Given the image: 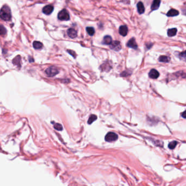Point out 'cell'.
<instances>
[{"label": "cell", "mask_w": 186, "mask_h": 186, "mask_svg": "<svg viewBox=\"0 0 186 186\" xmlns=\"http://www.w3.org/2000/svg\"><path fill=\"white\" fill-rule=\"evenodd\" d=\"M0 16L2 20L8 21L11 20L12 15L10 8L7 5H4L1 9Z\"/></svg>", "instance_id": "cell-1"}, {"label": "cell", "mask_w": 186, "mask_h": 186, "mask_svg": "<svg viewBox=\"0 0 186 186\" xmlns=\"http://www.w3.org/2000/svg\"><path fill=\"white\" fill-rule=\"evenodd\" d=\"M58 19L61 21H68L70 19L69 13L66 9H63L58 14Z\"/></svg>", "instance_id": "cell-2"}, {"label": "cell", "mask_w": 186, "mask_h": 186, "mask_svg": "<svg viewBox=\"0 0 186 186\" xmlns=\"http://www.w3.org/2000/svg\"><path fill=\"white\" fill-rule=\"evenodd\" d=\"M58 73H59L58 69L55 66L49 67L48 68H47L45 70V73L49 77H54Z\"/></svg>", "instance_id": "cell-3"}, {"label": "cell", "mask_w": 186, "mask_h": 186, "mask_svg": "<svg viewBox=\"0 0 186 186\" xmlns=\"http://www.w3.org/2000/svg\"><path fill=\"white\" fill-rule=\"evenodd\" d=\"M118 139V135L115 133L109 132L105 136V139L106 142H113L116 141Z\"/></svg>", "instance_id": "cell-4"}, {"label": "cell", "mask_w": 186, "mask_h": 186, "mask_svg": "<svg viewBox=\"0 0 186 186\" xmlns=\"http://www.w3.org/2000/svg\"><path fill=\"white\" fill-rule=\"evenodd\" d=\"M110 47L111 49L113 50L116 51H120L122 48L121 45L119 41H113L112 43L110 45Z\"/></svg>", "instance_id": "cell-5"}, {"label": "cell", "mask_w": 186, "mask_h": 186, "mask_svg": "<svg viewBox=\"0 0 186 186\" xmlns=\"http://www.w3.org/2000/svg\"><path fill=\"white\" fill-rule=\"evenodd\" d=\"M54 11V7L52 5H47L45 6L44 8H43V12L46 15H50Z\"/></svg>", "instance_id": "cell-6"}, {"label": "cell", "mask_w": 186, "mask_h": 186, "mask_svg": "<svg viewBox=\"0 0 186 186\" xmlns=\"http://www.w3.org/2000/svg\"><path fill=\"white\" fill-rule=\"evenodd\" d=\"M127 46L130 48L134 49H137L138 48V45L136 43V41L134 38H132L130 39V41L127 43Z\"/></svg>", "instance_id": "cell-7"}, {"label": "cell", "mask_w": 186, "mask_h": 186, "mask_svg": "<svg viewBox=\"0 0 186 186\" xmlns=\"http://www.w3.org/2000/svg\"><path fill=\"white\" fill-rule=\"evenodd\" d=\"M128 27L125 25H122L119 28V33L122 36H127L128 33Z\"/></svg>", "instance_id": "cell-8"}, {"label": "cell", "mask_w": 186, "mask_h": 186, "mask_svg": "<svg viewBox=\"0 0 186 186\" xmlns=\"http://www.w3.org/2000/svg\"><path fill=\"white\" fill-rule=\"evenodd\" d=\"M149 76L151 79H157L159 76V73L156 69H151L149 74Z\"/></svg>", "instance_id": "cell-9"}, {"label": "cell", "mask_w": 186, "mask_h": 186, "mask_svg": "<svg viewBox=\"0 0 186 186\" xmlns=\"http://www.w3.org/2000/svg\"><path fill=\"white\" fill-rule=\"evenodd\" d=\"M67 34H68V36L71 38H76L77 35H78L77 31L75 30H74V28H69L68 30Z\"/></svg>", "instance_id": "cell-10"}, {"label": "cell", "mask_w": 186, "mask_h": 186, "mask_svg": "<svg viewBox=\"0 0 186 186\" xmlns=\"http://www.w3.org/2000/svg\"><path fill=\"white\" fill-rule=\"evenodd\" d=\"M160 4H161V0H154L151 7L152 11L157 10L160 7Z\"/></svg>", "instance_id": "cell-11"}, {"label": "cell", "mask_w": 186, "mask_h": 186, "mask_svg": "<svg viewBox=\"0 0 186 186\" xmlns=\"http://www.w3.org/2000/svg\"><path fill=\"white\" fill-rule=\"evenodd\" d=\"M112 42H113V41H112L111 37H110V36H106L104 37L102 43L103 44L110 45L112 43Z\"/></svg>", "instance_id": "cell-12"}, {"label": "cell", "mask_w": 186, "mask_h": 186, "mask_svg": "<svg viewBox=\"0 0 186 186\" xmlns=\"http://www.w3.org/2000/svg\"><path fill=\"white\" fill-rule=\"evenodd\" d=\"M137 8H138V13L140 14H143L145 12V7H144V4L142 3V2H138L137 4Z\"/></svg>", "instance_id": "cell-13"}, {"label": "cell", "mask_w": 186, "mask_h": 186, "mask_svg": "<svg viewBox=\"0 0 186 186\" xmlns=\"http://www.w3.org/2000/svg\"><path fill=\"white\" fill-rule=\"evenodd\" d=\"M178 14H179V12H178V11L174 9H171L167 13L166 16H168L171 17V16H178Z\"/></svg>", "instance_id": "cell-14"}, {"label": "cell", "mask_w": 186, "mask_h": 186, "mask_svg": "<svg viewBox=\"0 0 186 186\" xmlns=\"http://www.w3.org/2000/svg\"><path fill=\"white\" fill-rule=\"evenodd\" d=\"M178 32V30L176 28H170L168 30V36L169 37L175 36Z\"/></svg>", "instance_id": "cell-15"}, {"label": "cell", "mask_w": 186, "mask_h": 186, "mask_svg": "<svg viewBox=\"0 0 186 186\" xmlns=\"http://www.w3.org/2000/svg\"><path fill=\"white\" fill-rule=\"evenodd\" d=\"M33 46L35 49L38 50V49H41L42 48L43 45V44L40 42L35 41L33 42Z\"/></svg>", "instance_id": "cell-16"}, {"label": "cell", "mask_w": 186, "mask_h": 186, "mask_svg": "<svg viewBox=\"0 0 186 186\" xmlns=\"http://www.w3.org/2000/svg\"><path fill=\"white\" fill-rule=\"evenodd\" d=\"M158 60L161 62L167 63L170 61V58L169 57L166 56H161L159 57Z\"/></svg>", "instance_id": "cell-17"}, {"label": "cell", "mask_w": 186, "mask_h": 186, "mask_svg": "<svg viewBox=\"0 0 186 186\" xmlns=\"http://www.w3.org/2000/svg\"><path fill=\"white\" fill-rule=\"evenodd\" d=\"M86 31L87 33L89 35V36H93V35L95 33V30H94V28L92 27H87L86 28Z\"/></svg>", "instance_id": "cell-18"}, {"label": "cell", "mask_w": 186, "mask_h": 186, "mask_svg": "<svg viewBox=\"0 0 186 186\" xmlns=\"http://www.w3.org/2000/svg\"><path fill=\"white\" fill-rule=\"evenodd\" d=\"M97 116L95 115H90L89 118V120H88V123H89V125L92 123L93 122L97 120Z\"/></svg>", "instance_id": "cell-19"}, {"label": "cell", "mask_w": 186, "mask_h": 186, "mask_svg": "<svg viewBox=\"0 0 186 186\" xmlns=\"http://www.w3.org/2000/svg\"><path fill=\"white\" fill-rule=\"evenodd\" d=\"M178 144V142L176 141H173V142H170L169 144L168 147L170 149H174V148L176 147V146Z\"/></svg>", "instance_id": "cell-20"}, {"label": "cell", "mask_w": 186, "mask_h": 186, "mask_svg": "<svg viewBox=\"0 0 186 186\" xmlns=\"http://www.w3.org/2000/svg\"><path fill=\"white\" fill-rule=\"evenodd\" d=\"M0 30H1V35L2 36H4V35H6V34L7 33V30L2 25H1Z\"/></svg>", "instance_id": "cell-21"}, {"label": "cell", "mask_w": 186, "mask_h": 186, "mask_svg": "<svg viewBox=\"0 0 186 186\" xmlns=\"http://www.w3.org/2000/svg\"><path fill=\"white\" fill-rule=\"evenodd\" d=\"M54 128L55 130H58V131H61V130H63L62 125H61V124H60V123H55L54 125Z\"/></svg>", "instance_id": "cell-22"}, {"label": "cell", "mask_w": 186, "mask_h": 186, "mask_svg": "<svg viewBox=\"0 0 186 186\" xmlns=\"http://www.w3.org/2000/svg\"><path fill=\"white\" fill-rule=\"evenodd\" d=\"M180 56L181 57H184V58H186V51H184L182 53L180 54Z\"/></svg>", "instance_id": "cell-23"}, {"label": "cell", "mask_w": 186, "mask_h": 186, "mask_svg": "<svg viewBox=\"0 0 186 186\" xmlns=\"http://www.w3.org/2000/svg\"><path fill=\"white\" fill-rule=\"evenodd\" d=\"M20 57L19 56H18V60L16 61V62H13L14 65H18L20 64Z\"/></svg>", "instance_id": "cell-24"}, {"label": "cell", "mask_w": 186, "mask_h": 186, "mask_svg": "<svg viewBox=\"0 0 186 186\" xmlns=\"http://www.w3.org/2000/svg\"><path fill=\"white\" fill-rule=\"evenodd\" d=\"M121 1L125 4H130V0H121Z\"/></svg>", "instance_id": "cell-25"}, {"label": "cell", "mask_w": 186, "mask_h": 186, "mask_svg": "<svg viewBox=\"0 0 186 186\" xmlns=\"http://www.w3.org/2000/svg\"><path fill=\"white\" fill-rule=\"evenodd\" d=\"M68 53H69V54H71V55H72V56H73L74 57V58H75V56H74L75 53H74V51H72V50H70V51H69V50H68Z\"/></svg>", "instance_id": "cell-26"}, {"label": "cell", "mask_w": 186, "mask_h": 186, "mask_svg": "<svg viewBox=\"0 0 186 186\" xmlns=\"http://www.w3.org/2000/svg\"><path fill=\"white\" fill-rule=\"evenodd\" d=\"M182 116L183 117V118H186V111H185L182 113Z\"/></svg>", "instance_id": "cell-27"}]
</instances>
